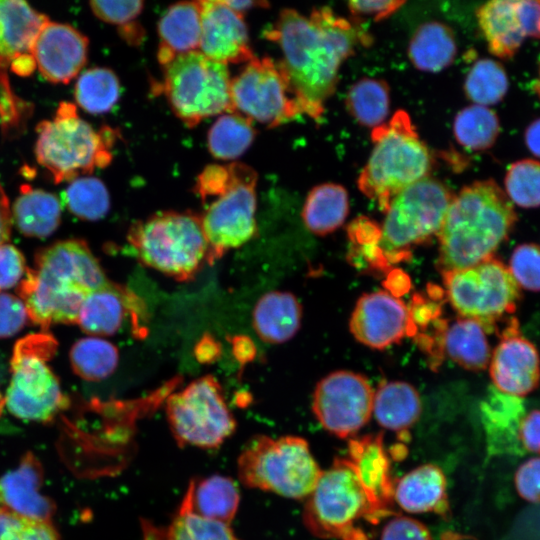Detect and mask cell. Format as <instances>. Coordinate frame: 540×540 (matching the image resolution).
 <instances>
[{
    "label": "cell",
    "instance_id": "8",
    "mask_svg": "<svg viewBox=\"0 0 540 540\" xmlns=\"http://www.w3.org/2000/svg\"><path fill=\"white\" fill-rule=\"evenodd\" d=\"M321 473L308 442L299 436L255 435L237 458V474L244 486L291 499H306Z\"/></svg>",
    "mask_w": 540,
    "mask_h": 540
},
{
    "label": "cell",
    "instance_id": "58",
    "mask_svg": "<svg viewBox=\"0 0 540 540\" xmlns=\"http://www.w3.org/2000/svg\"><path fill=\"white\" fill-rule=\"evenodd\" d=\"M224 3L229 6L235 12L244 15L245 12L255 9V8H266L269 4L265 1H224Z\"/></svg>",
    "mask_w": 540,
    "mask_h": 540
},
{
    "label": "cell",
    "instance_id": "7",
    "mask_svg": "<svg viewBox=\"0 0 540 540\" xmlns=\"http://www.w3.org/2000/svg\"><path fill=\"white\" fill-rule=\"evenodd\" d=\"M36 131V159L55 183L73 181L108 166L118 137V131L110 127L96 131L70 102H61L55 116L40 122Z\"/></svg>",
    "mask_w": 540,
    "mask_h": 540
},
{
    "label": "cell",
    "instance_id": "40",
    "mask_svg": "<svg viewBox=\"0 0 540 540\" xmlns=\"http://www.w3.org/2000/svg\"><path fill=\"white\" fill-rule=\"evenodd\" d=\"M121 86L117 75L109 68L93 67L85 70L75 84V100L92 114L109 112L118 102Z\"/></svg>",
    "mask_w": 540,
    "mask_h": 540
},
{
    "label": "cell",
    "instance_id": "13",
    "mask_svg": "<svg viewBox=\"0 0 540 540\" xmlns=\"http://www.w3.org/2000/svg\"><path fill=\"white\" fill-rule=\"evenodd\" d=\"M446 294L462 318L480 323L486 332L515 312L520 288L509 268L495 257L475 265L442 272Z\"/></svg>",
    "mask_w": 540,
    "mask_h": 540
},
{
    "label": "cell",
    "instance_id": "56",
    "mask_svg": "<svg viewBox=\"0 0 540 540\" xmlns=\"http://www.w3.org/2000/svg\"><path fill=\"white\" fill-rule=\"evenodd\" d=\"M12 229V215L9 201L0 184V244L7 243Z\"/></svg>",
    "mask_w": 540,
    "mask_h": 540
},
{
    "label": "cell",
    "instance_id": "47",
    "mask_svg": "<svg viewBox=\"0 0 540 540\" xmlns=\"http://www.w3.org/2000/svg\"><path fill=\"white\" fill-rule=\"evenodd\" d=\"M90 8L100 20L116 25L118 29L137 22V17L144 9V2L140 0L124 1H91Z\"/></svg>",
    "mask_w": 540,
    "mask_h": 540
},
{
    "label": "cell",
    "instance_id": "31",
    "mask_svg": "<svg viewBox=\"0 0 540 540\" xmlns=\"http://www.w3.org/2000/svg\"><path fill=\"white\" fill-rule=\"evenodd\" d=\"M422 402L416 388L403 381H385L374 392L373 414L380 426L401 437L418 421Z\"/></svg>",
    "mask_w": 540,
    "mask_h": 540
},
{
    "label": "cell",
    "instance_id": "46",
    "mask_svg": "<svg viewBox=\"0 0 540 540\" xmlns=\"http://www.w3.org/2000/svg\"><path fill=\"white\" fill-rule=\"evenodd\" d=\"M509 270L518 286L540 291V246L521 244L512 252Z\"/></svg>",
    "mask_w": 540,
    "mask_h": 540
},
{
    "label": "cell",
    "instance_id": "11",
    "mask_svg": "<svg viewBox=\"0 0 540 540\" xmlns=\"http://www.w3.org/2000/svg\"><path fill=\"white\" fill-rule=\"evenodd\" d=\"M162 82L154 90L186 126L192 128L205 118L234 112L227 65L198 51L175 58L165 66Z\"/></svg>",
    "mask_w": 540,
    "mask_h": 540
},
{
    "label": "cell",
    "instance_id": "29",
    "mask_svg": "<svg viewBox=\"0 0 540 540\" xmlns=\"http://www.w3.org/2000/svg\"><path fill=\"white\" fill-rule=\"evenodd\" d=\"M481 32L489 52L502 59H512L524 39L514 0H493L481 5L476 12Z\"/></svg>",
    "mask_w": 540,
    "mask_h": 540
},
{
    "label": "cell",
    "instance_id": "25",
    "mask_svg": "<svg viewBox=\"0 0 540 540\" xmlns=\"http://www.w3.org/2000/svg\"><path fill=\"white\" fill-rule=\"evenodd\" d=\"M240 499L239 487L232 478L213 474L190 481L179 509L230 525Z\"/></svg>",
    "mask_w": 540,
    "mask_h": 540
},
{
    "label": "cell",
    "instance_id": "19",
    "mask_svg": "<svg viewBox=\"0 0 540 540\" xmlns=\"http://www.w3.org/2000/svg\"><path fill=\"white\" fill-rule=\"evenodd\" d=\"M88 45V38L73 26L48 20L35 39L32 55L46 80L67 84L86 64Z\"/></svg>",
    "mask_w": 540,
    "mask_h": 540
},
{
    "label": "cell",
    "instance_id": "1",
    "mask_svg": "<svg viewBox=\"0 0 540 540\" xmlns=\"http://www.w3.org/2000/svg\"><path fill=\"white\" fill-rule=\"evenodd\" d=\"M283 53V64L304 114L319 121L324 103L333 94L341 64L357 44L370 38L329 7L315 8L309 16L283 9L264 31Z\"/></svg>",
    "mask_w": 540,
    "mask_h": 540
},
{
    "label": "cell",
    "instance_id": "21",
    "mask_svg": "<svg viewBox=\"0 0 540 540\" xmlns=\"http://www.w3.org/2000/svg\"><path fill=\"white\" fill-rule=\"evenodd\" d=\"M44 470L40 460L27 452L18 466L0 476V507L51 521L55 502L42 493Z\"/></svg>",
    "mask_w": 540,
    "mask_h": 540
},
{
    "label": "cell",
    "instance_id": "6",
    "mask_svg": "<svg viewBox=\"0 0 540 540\" xmlns=\"http://www.w3.org/2000/svg\"><path fill=\"white\" fill-rule=\"evenodd\" d=\"M371 138L373 149L357 184L385 212L397 193L429 176L432 155L404 110L374 128Z\"/></svg>",
    "mask_w": 540,
    "mask_h": 540
},
{
    "label": "cell",
    "instance_id": "28",
    "mask_svg": "<svg viewBox=\"0 0 540 540\" xmlns=\"http://www.w3.org/2000/svg\"><path fill=\"white\" fill-rule=\"evenodd\" d=\"M252 319L254 330L261 340L280 344L290 340L298 332L302 308L292 293L271 291L257 301Z\"/></svg>",
    "mask_w": 540,
    "mask_h": 540
},
{
    "label": "cell",
    "instance_id": "54",
    "mask_svg": "<svg viewBox=\"0 0 540 540\" xmlns=\"http://www.w3.org/2000/svg\"><path fill=\"white\" fill-rule=\"evenodd\" d=\"M515 2L524 36L540 39V0H520Z\"/></svg>",
    "mask_w": 540,
    "mask_h": 540
},
{
    "label": "cell",
    "instance_id": "24",
    "mask_svg": "<svg viewBox=\"0 0 540 540\" xmlns=\"http://www.w3.org/2000/svg\"><path fill=\"white\" fill-rule=\"evenodd\" d=\"M394 501L410 513L450 515L447 480L435 464L420 465L403 475L394 485Z\"/></svg>",
    "mask_w": 540,
    "mask_h": 540
},
{
    "label": "cell",
    "instance_id": "30",
    "mask_svg": "<svg viewBox=\"0 0 540 540\" xmlns=\"http://www.w3.org/2000/svg\"><path fill=\"white\" fill-rule=\"evenodd\" d=\"M130 304H134L128 289L111 282L85 298L77 324L91 336H110L121 327Z\"/></svg>",
    "mask_w": 540,
    "mask_h": 540
},
{
    "label": "cell",
    "instance_id": "51",
    "mask_svg": "<svg viewBox=\"0 0 540 540\" xmlns=\"http://www.w3.org/2000/svg\"><path fill=\"white\" fill-rule=\"evenodd\" d=\"M515 486L526 501L540 503V457L525 461L515 474Z\"/></svg>",
    "mask_w": 540,
    "mask_h": 540
},
{
    "label": "cell",
    "instance_id": "32",
    "mask_svg": "<svg viewBox=\"0 0 540 540\" xmlns=\"http://www.w3.org/2000/svg\"><path fill=\"white\" fill-rule=\"evenodd\" d=\"M441 350L453 362L471 371L484 370L492 355L484 327L477 321L462 317L445 326Z\"/></svg>",
    "mask_w": 540,
    "mask_h": 540
},
{
    "label": "cell",
    "instance_id": "50",
    "mask_svg": "<svg viewBox=\"0 0 540 540\" xmlns=\"http://www.w3.org/2000/svg\"><path fill=\"white\" fill-rule=\"evenodd\" d=\"M380 540H433L420 521L403 515L393 516L383 527Z\"/></svg>",
    "mask_w": 540,
    "mask_h": 540
},
{
    "label": "cell",
    "instance_id": "23",
    "mask_svg": "<svg viewBox=\"0 0 540 540\" xmlns=\"http://www.w3.org/2000/svg\"><path fill=\"white\" fill-rule=\"evenodd\" d=\"M49 18L21 0H0V69L34 59L35 39Z\"/></svg>",
    "mask_w": 540,
    "mask_h": 540
},
{
    "label": "cell",
    "instance_id": "4",
    "mask_svg": "<svg viewBox=\"0 0 540 540\" xmlns=\"http://www.w3.org/2000/svg\"><path fill=\"white\" fill-rule=\"evenodd\" d=\"M303 522L322 539L371 540L372 529L393 515L359 477L348 457H337L322 471L305 499Z\"/></svg>",
    "mask_w": 540,
    "mask_h": 540
},
{
    "label": "cell",
    "instance_id": "57",
    "mask_svg": "<svg viewBox=\"0 0 540 540\" xmlns=\"http://www.w3.org/2000/svg\"><path fill=\"white\" fill-rule=\"evenodd\" d=\"M524 143L531 154L540 159V118L533 120L526 127Z\"/></svg>",
    "mask_w": 540,
    "mask_h": 540
},
{
    "label": "cell",
    "instance_id": "5",
    "mask_svg": "<svg viewBox=\"0 0 540 540\" xmlns=\"http://www.w3.org/2000/svg\"><path fill=\"white\" fill-rule=\"evenodd\" d=\"M257 178L240 162L210 164L198 175L194 192L205 206L200 217L210 264L256 235Z\"/></svg>",
    "mask_w": 540,
    "mask_h": 540
},
{
    "label": "cell",
    "instance_id": "27",
    "mask_svg": "<svg viewBox=\"0 0 540 540\" xmlns=\"http://www.w3.org/2000/svg\"><path fill=\"white\" fill-rule=\"evenodd\" d=\"M347 457L368 489L380 502L392 508L395 483L392 480L391 462L383 444L382 433L351 439Z\"/></svg>",
    "mask_w": 540,
    "mask_h": 540
},
{
    "label": "cell",
    "instance_id": "26",
    "mask_svg": "<svg viewBox=\"0 0 540 540\" xmlns=\"http://www.w3.org/2000/svg\"><path fill=\"white\" fill-rule=\"evenodd\" d=\"M157 59L164 68L180 55L198 51L201 38V1L178 2L158 22Z\"/></svg>",
    "mask_w": 540,
    "mask_h": 540
},
{
    "label": "cell",
    "instance_id": "43",
    "mask_svg": "<svg viewBox=\"0 0 540 540\" xmlns=\"http://www.w3.org/2000/svg\"><path fill=\"white\" fill-rule=\"evenodd\" d=\"M504 188L513 205L540 207V161L525 158L513 162L506 171Z\"/></svg>",
    "mask_w": 540,
    "mask_h": 540
},
{
    "label": "cell",
    "instance_id": "14",
    "mask_svg": "<svg viewBox=\"0 0 540 540\" xmlns=\"http://www.w3.org/2000/svg\"><path fill=\"white\" fill-rule=\"evenodd\" d=\"M165 409L171 433L180 446L216 449L236 429L222 387L211 375L170 395Z\"/></svg>",
    "mask_w": 540,
    "mask_h": 540
},
{
    "label": "cell",
    "instance_id": "12",
    "mask_svg": "<svg viewBox=\"0 0 540 540\" xmlns=\"http://www.w3.org/2000/svg\"><path fill=\"white\" fill-rule=\"evenodd\" d=\"M453 197L446 185L429 176L397 193L380 227L378 247L387 262L407 259L413 246L437 236Z\"/></svg>",
    "mask_w": 540,
    "mask_h": 540
},
{
    "label": "cell",
    "instance_id": "9",
    "mask_svg": "<svg viewBox=\"0 0 540 540\" xmlns=\"http://www.w3.org/2000/svg\"><path fill=\"white\" fill-rule=\"evenodd\" d=\"M128 243L141 263L179 281L192 279L207 262L201 217L192 212L163 211L138 221Z\"/></svg>",
    "mask_w": 540,
    "mask_h": 540
},
{
    "label": "cell",
    "instance_id": "59",
    "mask_svg": "<svg viewBox=\"0 0 540 540\" xmlns=\"http://www.w3.org/2000/svg\"><path fill=\"white\" fill-rule=\"evenodd\" d=\"M532 89L540 101V56H539L538 74H537L536 79L533 81Z\"/></svg>",
    "mask_w": 540,
    "mask_h": 540
},
{
    "label": "cell",
    "instance_id": "2",
    "mask_svg": "<svg viewBox=\"0 0 540 540\" xmlns=\"http://www.w3.org/2000/svg\"><path fill=\"white\" fill-rule=\"evenodd\" d=\"M110 283L87 243L69 239L36 254L35 268L27 269L17 293L28 318L47 331L53 324H77L87 295Z\"/></svg>",
    "mask_w": 540,
    "mask_h": 540
},
{
    "label": "cell",
    "instance_id": "34",
    "mask_svg": "<svg viewBox=\"0 0 540 540\" xmlns=\"http://www.w3.org/2000/svg\"><path fill=\"white\" fill-rule=\"evenodd\" d=\"M457 52L453 30L441 22L420 25L413 34L408 57L420 71L438 72L449 66Z\"/></svg>",
    "mask_w": 540,
    "mask_h": 540
},
{
    "label": "cell",
    "instance_id": "3",
    "mask_svg": "<svg viewBox=\"0 0 540 540\" xmlns=\"http://www.w3.org/2000/svg\"><path fill=\"white\" fill-rule=\"evenodd\" d=\"M516 222L514 205L493 179L464 186L454 195L437 235L440 270L461 269L493 257Z\"/></svg>",
    "mask_w": 540,
    "mask_h": 540
},
{
    "label": "cell",
    "instance_id": "38",
    "mask_svg": "<svg viewBox=\"0 0 540 540\" xmlns=\"http://www.w3.org/2000/svg\"><path fill=\"white\" fill-rule=\"evenodd\" d=\"M501 131L498 115L490 108L470 105L460 110L453 123L456 141L471 151L491 148Z\"/></svg>",
    "mask_w": 540,
    "mask_h": 540
},
{
    "label": "cell",
    "instance_id": "16",
    "mask_svg": "<svg viewBox=\"0 0 540 540\" xmlns=\"http://www.w3.org/2000/svg\"><path fill=\"white\" fill-rule=\"evenodd\" d=\"M374 390L366 377L339 370L315 387L312 411L321 426L339 438L356 434L373 414Z\"/></svg>",
    "mask_w": 540,
    "mask_h": 540
},
{
    "label": "cell",
    "instance_id": "22",
    "mask_svg": "<svg viewBox=\"0 0 540 540\" xmlns=\"http://www.w3.org/2000/svg\"><path fill=\"white\" fill-rule=\"evenodd\" d=\"M481 419L489 456L522 455L520 428L525 417L521 397L492 388L481 403Z\"/></svg>",
    "mask_w": 540,
    "mask_h": 540
},
{
    "label": "cell",
    "instance_id": "42",
    "mask_svg": "<svg viewBox=\"0 0 540 540\" xmlns=\"http://www.w3.org/2000/svg\"><path fill=\"white\" fill-rule=\"evenodd\" d=\"M69 211L83 220L103 218L110 208V197L104 183L95 177H79L73 180L63 193Z\"/></svg>",
    "mask_w": 540,
    "mask_h": 540
},
{
    "label": "cell",
    "instance_id": "10",
    "mask_svg": "<svg viewBox=\"0 0 540 540\" xmlns=\"http://www.w3.org/2000/svg\"><path fill=\"white\" fill-rule=\"evenodd\" d=\"M57 347V340L47 331L17 341L10 362L12 377L3 399L10 414L49 422L67 406L59 380L47 365Z\"/></svg>",
    "mask_w": 540,
    "mask_h": 540
},
{
    "label": "cell",
    "instance_id": "41",
    "mask_svg": "<svg viewBox=\"0 0 540 540\" xmlns=\"http://www.w3.org/2000/svg\"><path fill=\"white\" fill-rule=\"evenodd\" d=\"M508 89L509 78L504 66L490 58L477 60L464 82L466 97L474 104L486 107L502 101Z\"/></svg>",
    "mask_w": 540,
    "mask_h": 540
},
{
    "label": "cell",
    "instance_id": "52",
    "mask_svg": "<svg viewBox=\"0 0 540 540\" xmlns=\"http://www.w3.org/2000/svg\"><path fill=\"white\" fill-rule=\"evenodd\" d=\"M511 540H540V503L524 509L515 519Z\"/></svg>",
    "mask_w": 540,
    "mask_h": 540
},
{
    "label": "cell",
    "instance_id": "45",
    "mask_svg": "<svg viewBox=\"0 0 540 540\" xmlns=\"http://www.w3.org/2000/svg\"><path fill=\"white\" fill-rule=\"evenodd\" d=\"M0 540H60L51 521L0 507Z\"/></svg>",
    "mask_w": 540,
    "mask_h": 540
},
{
    "label": "cell",
    "instance_id": "49",
    "mask_svg": "<svg viewBox=\"0 0 540 540\" xmlns=\"http://www.w3.org/2000/svg\"><path fill=\"white\" fill-rule=\"evenodd\" d=\"M25 257L12 244H0V293L18 285L27 271Z\"/></svg>",
    "mask_w": 540,
    "mask_h": 540
},
{
    "label": "cell",
    "instance_id": "17",
    "mask_svg": "<svg viewBox=\"0 0 540 540\" xmlns=\"http://www.w3.org/2000/svg\"><path fill=\"white\" fill-rule=\"evenodd\" d=\"M350 331L357 341L382 350L416 332L410 309L386 291L362 295L350 318Z\"/></svg>",
    "mask_w": 540,
    "mask_h": 540
},
{
    "label": "cell",
    "instance_id": "39",
    "mask_svg": "<svg viewBox=\"0 0 540 540\" xmlns=\"http://www.w3.org/2000/svg\"><path fill=\"white\" fill-rule=\"evenodd\" d=\"M69 357L74 373L87 381L106 379L119 361L117 347L99 337L79 339L72 346Z\"/></svg>",
    "mask_w": 540,
    "mask_h": 540
},
{
    "label": "cell",
    "instance_id": "20",
    "mask_svg": "<svg viewBox=\"0 0 540 540\" xmlns=\"http://www.w3.org/2000/svg\"><path fill=\"white\" fill-rule=\"evenodd\" d=\"M199 48L205 56L225 65L247 63L255 57L243 15L224 1H201Z\"/></svg>",
    "mask_w": 540,
    "mask_h": 540
},
{
    "label": "cell",
    "instance_id": "55",
    "mask_svg": "<svg viewBox=\"0 0 540 540\" xmlns=\"http://www.w3.org/2000/svg\"><path fill=\"white\" fill-rule=\"evenodd\" d=\"M520 441L525 452L540 454V410L525 415L520 428Z\"/></svg>",
    "mask_w": 540,
    "mask_h": 540
},
{
    "label": "cell",
    "instance_id": "35",
    "mask_svg": "<svg viewBox=\"0 0 540 540\" xmlns=\"http://www.w3.org/2000/svg\"><path fill=\"white\" fill-rule=\"evenodd\" d=\"M349 212L346 189L334 183L312 188L306 197L302 218L306 228L316 235H327L338 229Z\"/></svg>",
    "mask_w": 540,
    "mask_h": 540
},
{
    "label": "cell",
    "instance_id": "48",
    "mask_svg": "<svg viewBox=\"0 0 540 540\" xmlns=\"http://www.w3.org/2000/svg\"><path fill=\"white\" fill-rule=\"evenodd\" d=\"M28 314L20 297L0 293V338H7L18 333L26 324Z\"/></svg>",
    "mask_w": 540,
    "mask_h": 540
},
{
    "label": "cell",
    "instance_id": "33",
    "mask_svg": "<svg viewBox=\"0 0 540 540\" xmlns=\"http://www.w3.org/2000/svg\"><path fill=\"white\" fill-rule=\"evenodd\" d=\"M12 221L25 236L43 238L51 235L59 226L61 204L49 192L23 185L15 200Z\"/></svg>",
    "mask_w": 540,
    "mask_h": 540
},
{
    "label": "cell",
    "instance_id": "37",
    "mask_svg": "<svg viewBox=\"0 0 540 540\" xmlns=\"http://www.w3.org/2000/svg\"><path fill=\"white\" fill-rule=\"evenodd\" d=\"M345 103L359 124L374 129L384 124L389 114V86L381 79H360L350 87Z\"/></svg>",
    "mask_w": 540,
    "mask_h": 540
},
{
    "label": "cell",
    "instance_id": "15",
    "mask_svg": "<svg viewBox=\"0 0 540 540\" xmlns=\"http://www.w3.org/2000/svg\"><path fill=\"white\" fill-rule=\"evenodd\" d=\"M230 94L234 112L269 128L303 113L283 64L270 57L247 62L231 79Z\"/></svg>",
    "mask_w": 540,
    "mask_h": 540
},
{
    "label": "cell",
    "instance_id": "53",
    "mask_svg": "<svg viewBox=\"0 0 540 540\" xmlns=\"http://www.w3.org/2000/svg\"><path fill=\"white\" fill-rule=\"evenodd\" d=\"M405 1H350L348 8L354 15L372 16L374 21H380L392 15Z\"/></svg>",
    "mask_w": 540,
    "mask_h": 540
},
{
    "label": "cell",
    "instance_id": "18",
    "mask_svg": "<svg viewBox=\"0 0 540 540\" xmlns=\"http://www.w3.org/2000/svg\"><path fill=\"white\" fill-rule=\"evenodd\" d=\"M490 376L502 393L522 397L540 382V357L536 347L520 331L516 317L507 319L500 341L490 359Z\"/></svg>",
    "mask_w": 540,
    "mask_h": 540
},
{
    "label": "cell",
    "instance_id": "36",
    "mask_svg": "<svg viewBox=\"0 0 540 540\" xmlns=\"http://www.w3.org/2000/svg\"><path fill=\"white\" fill-rule=\"evenodd\" d=\"M255 136L253 121L237 112L226 113L208 131V150L216 159L234 160L251 146Z\"/></svg>",
    "mask_w": 540,
    "mask_h": 540
},
{
    "label": "cell",
    "instance_id": "44",
    "mask_svg": "<svg viewBox=\"0 0 540 540\" xmlns=\"http://www.w3.org/2000/svg\"><path fill=\"white\" fill-rule=\"evenodd\" d=\"M165 540H240L229 524L207 520L178 509L165 531Z\"/></svg>",
    "mask_w": 540,
    "mask_h": 540
}]
</instances>
